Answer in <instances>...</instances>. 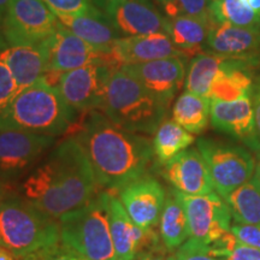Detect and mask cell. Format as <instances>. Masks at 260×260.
I'll use <instances>...</instances> for the list:
<instances>
[{
    "label": "cell",
    "instance_id": "obj_1",
    "mask_svg": "<svg viewBox=\"0 0 260 260\" xmlns=\"http://www.w3.org/2000/svg\"><path fill=\"white\" fill-rule=\"evenodd\" d=\"M75 139L104 189L119 190L147 175L154 158L151 140L121 128L102 111L87 113Z\"/></svg>",
    "mask_w": 260,
    "mask_h": 260
},
{
    "label": "cell",
    "instance_id": "obj_2",
    "mask_svg": "<svg viewBox=\"0 0 260 260\" xmlns=\"http://www.w3.org/2000/svg\"><path fill=\"white\" fill-rule=\"evenodd\" d=\"M96 180L89 159L77 140L60 142L22 184L23 198L59 219L94 198Z\"/></svg>",
    "mask_w": 260,
    "mask_h": 260
},
{
    "label": "cell",
    "instance_id": "obj_3",
    "mask_svg": "<svg viewBox=\"0 0 260 260\" xmlns=\"http://www.w3.org/2000/svg\"><path fill=\"white\" fill-rule=\"evenodd\" d=\"M77 113L57 87L44 77L21 90L0 112V130H19L56 138L73 126Z\"/></svg>",
    "mask_w": 260,
    "mask_h": 260
},
{
    "label": "cell",
    "instance_id": "obj_4",
    "mask_svg": "<svg viewBox=\"0 0 260 260\" xmlns=\"http://www.w3.org/2000/svg\"><path fill=\"white\" fill-rule=\"evenodd\" d=\"M59 242L58 219L23 197L5 195L0 206V247L22 260Z\"/></svg>",
    "mask_w": 260,
    "mask_h": 260
},
{
    "label": "cell",
    "instance_id": "obj_5",
    "mask_svg": "<svg viewBox=\"0 0 260 260\" xmlns=\"http://www.w3.org/2000/svg\"><path fill=\"white\" fill-rule=\"evenodd\" d=\"M168 110L121 67L112 70L102 110L110 121L128 132L151 135L164 122Z\"/></svg>",
    "mask_w": 260,
    "mask_h": 260
},
{
    "label": "cell",
    "instance_id": "obj_6",
    "mask_svg": "<svg viewBox=\"0 0 260 260\" xmlns=\"http://www.w3.org/2000/svg\"><path fill=\"white\" fill-rule=\"evenodd\" d=\"M60 242L89 260H117L109 214L106 207V191L59 219Z\"/></svg>",
    "mask_w": 260,
    "mask_h": 260
},
{
    "label": "cell",
    "instance_id": "obj_7",
    "mask_svg": "<svg viewBox=\"0 0 260 260\" xmlns=\"http://www.w3.org/2000/svg\"><path fill=\"white\" fill-rule=\"evenodd\" d=\"M197 148L206 162L214 190L222 198L253 177L255 160L247 147L200 138Z\"/></svg>",
    "mask_w": 260,
    "mask_h": 260
},
{
    "label": "cell",
    "instance_id": "obj_8",
    "mask_svg": "<svg viewBox=\"0 0 260 260\" xmlns=\"http://www.w3.org/2000/svg\"><path fill=\"white\" fill-rule=\"evenodd\" d=\"M59 23L45 0H9L3 32L9 46L38 45L47 40Z\"/></svg>",
    "mask_w": 260,
    "mask_h": 260
},
{
    "label": "cell",
    "instance_id": "obj_9",
    "mask_svg": "<svg viewBox=\"0 0 260 260\" xmlns=\"http://www.w3.org/2000/svg\"><path fill=\"white\" fill-rule=\"evenodd\" d=\"M175 191L186 211L189 239L211 246L232 232V212L218 193L186 195Z\"/></svg>",
    "mask_w": 260,
    "mask_h": 260
},
{
    "label": "cell",
    "instance_id": "obj_10",
    "mask_svg": "<svg viewBox=\"0 0 260 260\" xmlns=\"http://www.w3.org/2000/svg\"><path fill=\"white\" fill-rule=\"evenodd\" d=\"M115 68L103 63L86 65L58 75L56 87L77 112L102 111L110 75Z\"/></svg>",
    "mask_w": 260,
    "mask_h": 260
},
{
    "label": "cell",
    "instance_id": "obj_11",
    "mask_svg": "<svg viewBox=\"0 0 260 260\" xmlns=\"http://www.w3.org/2000/svg\"><path fill=\"white\" fill-rule=\"evenodd\" d=\"M42 44L46 48L48 73L61 74L94 63L117 68L111 54L98 51L61 23Z\"/></svg>",
    "mask_w": 260,
    "mask_h": 260
},
{
    "label": "cell",
    "instance_id": "obj_12",
    "mask_svg": "<svg viewBox=\"0 0 260 260\" xmlns=\"http://www.w3.org/2000/svg\"><path fill=\"white\" fill-rule=\"evenodd\" d=\"M122 69L134 76L165 107L180 92L186 81V58L169 57L144 63L122 65Z\"/></svg>",
    "mask_w": 260,
    "mask_h": 260
},
{
    "label": "cell",
    "instance_id": "obj_13",
    "mask_svg": "<svg viewBox=\"0 0 260 260\" xmlns=\"http://www.w3.org/2000/svg\"><path fill=\"white\" fill-rule=\"evenodd\" d=\"M211 124L218 132L242 142L251 151L260 153V135L252 98L232 102L211 99Z\"/></svg>",
    "mask_w": 260,
    "mask_h": 260
},
{
    "label": "cell",
    "instance_id": "obj_14",
    "mask_svg": "<svg viewBox=\"0 0 260 260\" xmlns=\"http://www.w3.org/2000/svg\"><path fill=\"white\" fill-rule=\"evenodd\" d=\"M118 199L140 229H153L159 224L167 201L164 187L154 177L145 176L118 190Z\"/></svg>",
    "mask_w": 260,
    "mask_h": 260
},
{
    "label": "cell",
    "instance_id": "obj_15",
    "mask_svg": "<svg viewBox=\"0 0 260 260\" xmlns=\"http://www.w3.org/2000/svg\"><path fill=\"white\" fill-rule=\"evenodd\" d=\"M106 207L117 260H134L144 251V247L157 248L159 240L154 230L140 229L130 218L117 195L106 191Z\"/></svg>",
    "mask_w": 260,
    "mask_h": 260
},
{
    "label": "cell",
    "instance_id": "obj_16",
    "mask_svg": "<svg viewBox=\"0 0 260 260\" xmlns=\"http://www.w3.org/2000/svg\"><path fill=\"white\" fill-rule=\"evenodd\" d=\"M53 144V136L2 129L0 130V177H12L27 170Z\"/></svg>",
    "mask_w": 260,
    "mask_h": 260
},
{
    "label": "cell",
    "instance_id": "obj_17",
    "mask_svg": "<svg viewBox=\"0 0 260 260\" xmlns=\"http://www.w3.org/2000/svg\"><path fill=\"white\" fill-rule=\"evenodd\" d=\"M102 11L122 37L167 34L168 17L162 16L152 3L141 0H119L104 6Z\"/></svg>",
    "mask_w": 260,
    "mask_h": 260
},
{
    "label": "cell",
    "instance_id": "obj_18",
    "mask_svg": "<svg viewBox=\"0 0 260 260\" xmlns=\"http://www.w3.org/2000/svg\"><path fill=\"white\" fill-rule=\"evenodd\" d=\"M162 176L175 188L186 195L213 193L214 187L210 171L198 148H187L164 165Z\"/></svg>",
    "mask_w": 260,
    "mask_h": 260
},
{
    "label": "cell",
    "instance_id": "obj_19",
    "mask_svg": "<svg viewBox=\"0 0 260 260\" xmlns=\"http://www.w3.org/2000/svg\"><path fill=\"white\" fill-rule=\"evenodd\" d=\"M206 52L225 58L248 61L254 68L260 65V30L228 23H216L211 29Z\"/></svg>",
    "mask_w": 260,
    "mask_h": 260
},
{
    "label": "cell",
    "instance_id": "obj_20",
    "mask_svg": "<svg viewBox=\"0 0 260 260\" xmlns=\"http://www.w3.org/2000/svg\"><path fill=\"white\" fill-rule=\"evenodd\" d=\"M111 57L117 68L169 57L187 58L164 32L119 38L113 44Z\"/></svg>",
    "mask_w": 260,
    "mask_h": 260
},
{
    "label": "cell",
    "instance_id": "obj_21",
    "mask_svg": "<svg viewBox=\"0 0 260 260\" xmlns=\"http://www.w3.org/2000/svg\"><path fill=\"white\" fill-rule=\"evenodd\" d=\"M0 60L4 61L17 84L18 93L44 79L48 73L47 53L44 44L9 46L0 52Z\"/></svg>",
    "mask_w": 260,
    "mask_h": 260
},
{
    "label": "cell",
    "instance_id": "obj_22",
    "mask_svg": "<svg viewBox=\"0 0 260 260\" xmlns=\"http://www.w3.org/2000/svg\"><path fill=\"white\" fill-rule=\"evenodd\" d=\"M64 27L92 45L98 51L111 54L113 44L123 38L104 12L71 15L54 12Z\"/></svg>",
    "mask_w": 260,
    "mask_h": 260
},
{
    "label": "cell",
    "instance_id": "obj_23",
    "mask_svg": "<svg viewBox=\"0 0 260 260\" xmlns=\"http://www.w3.org/2000/svg\"><path fill=\"white\" fill-rule=\"evenodd\" d=\"M253 69L255 68L248 61L225 58L211 87L210 99L232 102L241 98H252L255 79Z\"/></svg>",
    "mask_w": 260,
    "mask_h": 260
},
{
    "label": "cell",
    "instance_id": "obj_24",
    "mask_svg": "<svg viewBox=\"0 0 260 260\" xmlns=\"http://www.w3.org/2000/svg\"><path fill=\"white\" fill-rule=\"evenodd\" d=\"M216 22L197 17L168 18L167 34L178 50L187 57H195L206 51L211 29Z\"/></svg>",
    "mask_w": 260,
    "mask_h": 260
},
{
    "label": "cell",
    "instance_id": "obj_25",
    "mask_svg": "<svg viewBox=\"0 0 260 260\" xmlns=\"http://www.w3.org/2000/svg\"><path fill=\"white\" fill-rule=\"evenodd\" d=\"M159 232L162 245L170 252L176 251L189 239L186 211L175 190H171L170 194L167 195V201L159 220Z\"/></svg>",
    "mask_w": 260,
    "mask_h": 260
},
{
    "label": "cell",
    "instance_id": "obj_26",
    "mask_svg": "<svg viewBox=\"0 0 260 260\" xmlns=\"http://www.w3.org/2000/svg\"><path fill=\"white\" fill-rule=\"evenodd\" d=\"M172 118L190 134H201L211 119V99L186 90L172 107Z\"/></svg>",
    "mask_w": 260,
    "mask_h": 260
},
{
    "label": "cell",
    "instance_id": "obj_27",
    "mask_svg": "<svg viewBox=\"0 0 260 260\" xmlns=\"http://www.w3.org/2000/svg\"><path fill=\"white\" fill-rule=\"evenodd\" d=\"M223 199L229 206L234 223L260 226V186L254 178Z\"/></svg>",
    "mask_w": 260,
    "mask_h": 260
},
{
    "label": "cell",
    "instance_id": "obj_28",
    "mask_svg": "<svg viewBox=\"0 0 260 260\" xmlns=\"http://www.w3.org/2000/svg\"><path fill=\"white\" fill-rule=\"evenodd\" d=\"M225 57L203 52L191 58L188 67L184 88L187 92L210 98L211 87L222 68Z\"/></svg>",
    "mask_w": 260,
    "mask_h": 260
},
{
    "label": "cell",
    "instance_id": "obj_29",
    "mask_svg": "<svg viewBox=\"0 0 260 260\" xmlns=\"http://www.w3.org/2000/svg\"><path fill=\"white\" fill-rule=\"evenodd\" d=\"M195 141L193 134L171 119L164 121L154 133L153 152L159 164L165 165L169 160L183 152Z\"/></svg>",
    "mask_w": 260,
    "mask_h": 260
},
{
    "label": "cell",
    "instance_id": "obj_30",
    "mask_svg": "<svg viewBox=\"0 0 260 260\" xmlns=\"http://www.w3.org/2000/svg\"><path fill=\"white\" fill-rule=\"evenodd\" d=\"M211 12L216 23L260 30V15L248 0H212Z\"/></svg>",
    "mask_w": 260,
    "mask_h": 260
},
{
    "label": "cell",
    "instance_id": "obj_31",
    "mask_svg": "<svg viewBox=\"0 0 260 260\" xmlns=\"http://www.w3.org/2000/svg\"><path fill=\"white\" fill-rule=\"evenodd\" d=\"M159 4L168 18L187 16L214 22L211 12L212 0H162Z\"/></svg>",
    "mask_w": 260,
    "mask_h": 260
},
{
    "label": "cell",
    "instance_id": "obj_32",
    "mask_svg": "<svg viewBox=\"0 0 260 260\" xmlns=\"http://www.w3.org/2000/svg\"><path fill=\"white\" fill-rule=\"evenodd\" d=\"M170 258L171 260H224L213 255L209 246H205L191 239H188L180 248L172 252Z\"/></svg>",
    "mask_w": 260,
    "mask_h": 260
},
{
    "label": "cell",
    "instance_id": "obj_33",
    "mask_svg": "<svg viewBox=\"0 0 260 260\" xmlns=\"http://www.w3.org/2000/svg\"><path fill=\"white\" fill-rule=\"evenodd\" d=\"M54 12L71 15L99 14L103 12L93 0H45Z\"/></svg>",
    "mask_w": 260,
    "mask_h": 260
},
{
    "label": "cell",
    "instance_id": "obj_34",
    "mask_svg": "<svg viewBox=\"0 0 260 260\" xmlns=\"http://www.w3.org/2000/svg\"><path fill=\"white\" fill-rule=\"evenodd\" d=\"M22 260H89L74 249L69 248L63 243L59 242L56 246H52L50 248L42 249L40 252L34 253L25 256Z\"/></svg>",
    "mask_w": 260,
    "mask_h": 260
},
{
    "label": "cell",
    "instance_id": "obj_35",
    "mask_svg": "<svg viewBox=\"0 0 260 260\" xmlns=\"http://www.w3.org/2000/svg\"><path fill=\"white\" fill-rule=\"evenodd\" d=\"M18 94L17 84L4 61L0 60V112Z\"/></svg>",
    "mask_w": 260,
    "mask_h": 260
},
{
    "label": "cell",
    "instance_id": "obj_36",
    "mask_svg": "<svg viewBox=\"0 0 260 260\" xmlns=\"http://www.w3.org/2000/svg\"><path fill=\"white\" fill-rule=\"evenodd\" d=\"M232 233L235 235L237 242L260 248V226L233 223Z\"/></svg>",
    "mask_w": 260,
    "mask_h": 260
},
{
    "label": "cell",
    "instance_id": "obj_37",
    "mask_svg": "<svg viewBox=\"0 0 260 260\" xmlns=\"http://www.w3.org/2000/svg\"><path fill=\"white\" fill-rule=\"evenodd\" d=\"M224 260H260V248L237 242Z\"/></svg>",
    "mask_w": 260,
    "mask_h": 260
},
{
    "label": "cell",
    "instance_id": "obj_38",
    "mask_svg": "<svg viewBox=\"0 0 260 260\" xmlns=\"http://www.w3.org/2000/svg\"><path fill=\"white\" fill-rule=\"evenodd\" d=\"M252 102H253V107H254L256 129H258L259 135H260V75L255 76L254 79V86H253V92H252Z\"/></svg>",
    "mask_w": 260,
    "mask_h": 260
},
{
    "label": "cell",
    "instance_id": "obj_39",
    "mask_svg": "<svg viewBox=\"0 0 260 260\" xmlns=\"http://www.w3.org/2000/svg\"><path fill=\"white\" fill-rule=\"evenodd\" d=\"M134 260H171V258L170 255L167 256L164 253L159 252L157 248V249H151V251H145V252L139 253Z\"/></svg>",
    "mask_w": 260,
    "mask_h": 260
},
{
    "label": "cell",
    "instance_id": "obj_40",
    "mask_svg": "<svg viewBox=\"0 0 260 260\" xmlns=\"http://www.w3.org/2000/svg\"><path fill=\"white\" fill-rule=\"evenodd\" d=\"M94 3H95V5L102 10L104 6L110 4V3H113V2H119V0H93ZM141 2H145V3H152L151 0H141Z\"/></svg>",
    "mask_w": 260,
    "mask_h": 260
},
{
    "label": "cell",
    "instance_id": "obj_41",
    "mask_svg": "<svg viewBox=\"0 0 260 260\" xmlns=\"http://www.w3.org/2000/svg\"><path fill=\"white\" fill-rule=\"evenodd\" d=\"M6 47H9V44L5 40L4 32H3V22L0 21V52L4 51Z\"/></svg>",
    "mask_w": 260,
    "mask_h": 260
},
{
    "label": "cell",
    "instance_id": "obj_42",
    "mask_svg": "<svg viewBox=\"0 0 260 260\" xmlns=\"http://www.w3.org/2000/svg\"><path fill=\"white\" fill-rule=\"evenodd\" d=\"M0 260H15V256L4 247H0Z\"/></svg>",
    "mask_w": 260,
    "mask_h": 260
},
{
    "label": "cell",
    "instance_id": "obj_43",
    "mask_svg": "<svg viewBox=\"0 0 260 260\" xmlns=\"http://www.w3.org/2000/svg\"><path fill=\"white\" fill-rule=\"evenodd\" d=\"M253 178L258 182V184L260 186V153L258 154V161L255 164V170L254 174H253Z\"/></svg>",
    "mask_w": 260,
    "mask_h": 260
},
{
    "label": "cell",
    "instance_id": "obj_44",
    "mask_svg": "<svg viewBox=\"0 0 260 260\" xmlns=\"http://www.w3.org/2000/svg\"><path fill=\"white\" fill-rule=\"evenodd\" d=\"M9 0H0V21L3 22V18H4L6 8H8Z\"/></svg>",
    "mask_w": 260,
    "mask_h": 260
},
{
    "label": "cell",
    "instance_id": "obj_45",
    "mask_svg": "<svg viewBox=\"0 0 260 260\" xmlns=\"http://www.w3.org/2000/svg\"><path fill=\"white\" fill-rule=\"evenodd\" d=\"M5 195H6V193H5L4 187H3V184L0 183V206H2V203H3V200H4Z\"/></svg>",
    "mask_w": 260,
    "mask_h": 260
},
{
    "label": "cell",
    "instance_id": "obj_46",
    "mask_svg": "<svg viewBox=\"0 0 260 260\" xmlns=\"http://www.w3.org/2000/svg\"><path fill=\"white\" fill-rule=\"evenodd\" d=\"M157 2H158V3H160V2H162V0H157Z\"/></svg>",
    "mask_w": 260,
    "mask_h": 260
}]
</instances>
